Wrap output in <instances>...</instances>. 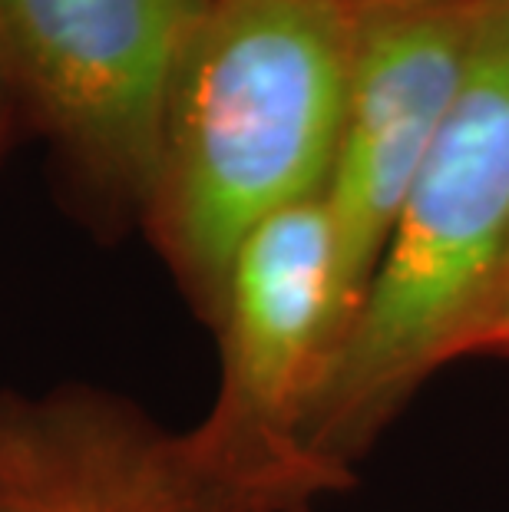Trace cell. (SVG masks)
<instances>
[{
  "mask_svg": "<svg viewBox=\"0 0 509 512\" xmlns=\"http://www.w3.org/2000/svg\"><path fill=\"white\" fill-rule=\"evenodd\" d=\"M509 275V0H483L463 90L334 357L311 446L354 476L410 397L483 354Z\"/></svg>",
  "mask_w": 509,
  "mask_h": 512,
  "instance_id": "cell-2",
  "label": "cell"
},
{
  "mask_svg": "<svg viewBox=\"0 0 509 512\" xmlns=\"http://www.w3.org/2000/svg\"><path fill=\"white\" fill-rule=\"evenodd\" d=\"M0 512H248L182 437L100 397L0 407Z\"/></svg>",
  "mask_w": 509,
  "mask_h": 512,
  "instance_id": "cell-6",
  "label": "cell"
},
{
  "mask_svg": "<svg viewBox=\"0 0 509 512\" xmlns=\"http://www.w3.org/2000/svg\"><path fill=\"white\" fill-rule=\"evenodd\" d=\"M354 17L348 0H212L182 50L149 205L166 255L212 311L248 232L324 195Z\"/></svg>",
  "mask_w": 509,
  "mask_h": 512,
  "instance_id": "cell-1",
  "label": "cell"
},
{
  "mask_svg": "<svg viewBox=\"0 0 509 512\" xmlns=\"http://www.w3.org/2000/svg\"><path fill=\"white\" fill-rule=\"evenodd\" d=\"M483 354H506L509 357V275H506V285H503L500 308H496V318L490 324V334H486Z\"/></svg>",
  "mask_w": 509,
  "mask_h": 512,
  "instance_id": "cell-7",
  "label": "cell"
},
{
  "mask_svg": "<svg viewBox=\"0 0 509 512\" xmlns=\"http://www.w3.org/2000/svg\"><path fill=\"white\" fill-rule=\"evenodd\" d=\"M222 377L212 410L182 443L192 463L248 512H308L354 476L314 453V413L344 318L324 195L252 228L215 308Z\"/></svg>",
  "mask_w": 509,
  "mask_h": 512,
  "instance_id": "cell-3",
  "label": "cell"
},
{
  "mask_svg": "<svg viewBox=\"0 0 509 512\" xmlns=\"http://www.w3.org/2000/svg\"><path fill=\"white\" fill-rule=\"evenodd\" d=\"M351 7H400V4H437V0H348Z\"/></svg>",
  "mask_w": 509,
  "mask_h": 512,
  "instance_id": "cell-8",
  "label": "cell"
},
{
  "mask_svg": "<svg viewBox=\"0 0 509 512\" xmlns=\"http://www.w3.org/2000/svg\"><path fill=\"white\" fill-rule=\"evenodd\" d=\"M354 10L348 103L324 185L344 334L381 265L410 185L463 90L483 0Z\"/></svg>",
  "mask_w": 509,
  "mask_h": 512,
  "instance_id": "cell-4",
  "label": "cell"
},
{
  "mask_svg": "<svg viewBox=\"0 0 509 512\" xmlns=\"http://www.w3.org/2000/svg\"><path fill=\"white\" fill-rule=\"evenodd\" d=\"M212 0H0V50L86 166L153 199L182 50Z\"/></svg>",
  "mask_w": 509,
  "mask_h": 512,
  "instance_id": "cell-5",
  "label": "cell"
}]
</instances>
